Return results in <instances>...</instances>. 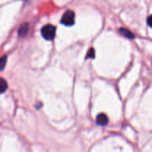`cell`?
<instances>
[{
  "instance_id": "1",
  "label": "cell",
  "mask_w": 152,
  "mask_h": 152,
  "mask_svg": "<svg viewBox=\"0 0 152 152\" xmlns=\"http://www.w3.org/2000/svg\"><path fill=\"white\" fill-rule=\"evenodd\" d=\"M41 34L43 38L48 41L53 40L56 34V28L54 25L48 24L42 28Z\"/></svg>"
},
{
  "instance_id": "2",
  "label": "cell",
  "mask_w": 152,
  "mask_h": 152,
  "mask_svg": "<svg viewBox=\"0 0 152 152\" xmlns=\"http://www.w3.org/2000/svg\"><path fill=\"white\" fill-rule=\"evenodd\" d=\"M75 15L74 11L71 10H68L63 13L62 18H61V23L66 26H71L75 23Z\"/></svg>"
},
{
  "instance_id": "3",
  "label": "cell",
  "mask_w": 152,
  "mask_h": 152,
  "mask_svg": "<svg viewBox=\"0 0 152 152\" xmlns=\"http://www.w3.org/2000/svg\"><path fill=\"white\" fill-rule=\"evenodd\" d=\"M96 124L98 125V126H107L108 124V117L106 114H100L97 116L96 117Z\"/></svg>"
},
{
  "instance_id": "4",
  "label": "cell",
  "mask_w": 152,
  "mask_h": 152,
  "mask_svg": "<svg viewBox=\"0 0 152 152\" xmlns=\"http://www.w3.org/2000/svg\"><path fill=\"white\" fill-rule=\"evenodd\" d=\"M119 33L122 36V37H125L127 39H134L135 36L134 34L131 32V31H129L127 28H121L119 29Z\"/></svg>"
},
{
  "instance_id": "5",
  "label": "cell",
  "mask_w": 152,
  "mask_h": 152,
  "mask_svg": "<svg viewBox=\"0 0 152 152\" xmlns=\"http://www.w3.org/2000/svg\"><path fill=\"white\" fill-rule=\"evenodd\" d=\"M28 28H29V25L28 23L25 22L22 23L19 27V30H18V34L19 37H25L28 32Z\"/></svg>"
},
{
  "instance_id": "6",
  "label": "cell",
  "mask_w": 152,
  "mask_h": 152,
  "mask_svg": "<svg viewBox=\"0 0 152 152\" xmlns=\"http://www.w3.org/2000/svg\"><path fill=\"white\" fill-rule=\"evenodd\" d=\"M7 88V83L4 79L0 77V94L6 91Z\"/></svg>"
},
{
  "instance_id": "7",
  "label": "cell",
  "mask_w": 152,
  "mask_h": 152,
  "mask_svg": "<svg viewBox=\"0 0 152 152\" xmlns=\"http://www.w3.org/2000/svg\"><path fill=\"white\" fill-rule=\"evenodd\" d=\"M6 62H7V56H4L0 58V71L4 69V67H5Z\"/></svg>"
},
{
  "instance_id": "8",
  "label": "cell",
  "mask_w": 152,
  "mask_h": 152,
  "mask_svg": "<svg viewBox=\"0 0 152 152\" xmlns=\"http://www.w3.org/2000/svg\"><path fill=\"white\" fill-rule=\"evenodd\" d=\"M95 57V50L93 48H90L87 52L86 58H94Z\"/></svg>"
},
{
  "instance_id": "9",
  "label": "cell",
  "mask_w": 152,
  "mask_h": 152,
  "mask_svg": "<svg viewBox=\"0 0 152 152\" xmlns=\"http://www.w3.org/2000/svg\"><path fill=\"white\" fill-rule=\"evenodd\" d=\"M147 23L151 28H152V15H151L150 16H148L147 19Z\"/></svg>"
}]
</instances>
